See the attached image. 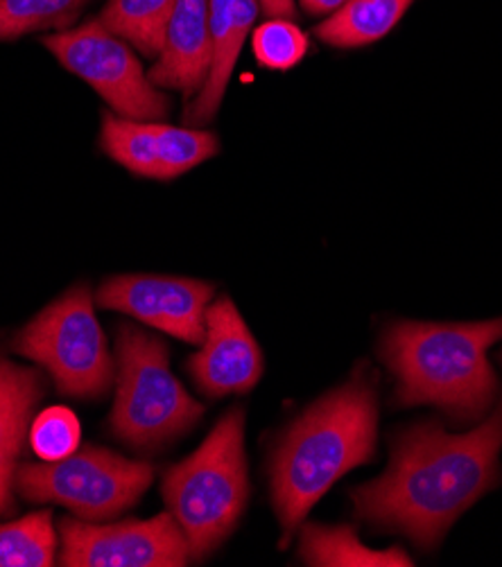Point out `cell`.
<instances>
[{
    "mask_svg": "<svg viewBox=\"0 0 502 567\" xmlns=\"http://www.w3.org/2000/svg\"><path fill=\"white\" fill-rule=\"evenodd\" d=\"M43 45L86 84L119 116L132 121H163L167 97L143 73L130 43L102 25L100 19L73 30L54 32Z\"/></svg>",
    "mask_w": 502,
    "mask_h": 567,
    "instance_id": "cell-8",
    "label": "cell"
},
{
    "mask_svg": "<svg viewBox=\"0 0 502 567\" xmlns=\"http://www.w3.org/2000/svg\"><path fill=\"white\" fill-rule=\"evenodd\" d=\"M256 62L269 71H290L308 52V37L288 19H272L252 34Z\"/></svg>",
    "mask_w": 502,
    "mask_h": 567,
    "instance_id": "cell-21",
    "label": "cell"
},
{
    "mask_svg": "<svg viewBox=\"0 0 502 567\" xmlns=\"http://www.w3.org/2000/svg\"><path fill=\"white\" fill-rule=\"evenodd\" d=\"M299 3L310 14H328V12H338L347 3V0H299Z\"/></svg>",
    "mask_w": 502,
    "mask_h": 567,
    "instance_id": "cell-24",
    "label": "cell"
},
{
    "mask_svg": "<svg viewBox=\"0 0 502 567\" xmlns=\"http://www.w3.org/2000/svg\"><path fill=\"white\" fill-rule=\"evenodd\" d=\"M116 347V403L111 412L114 434L134 450L154 452L195 427L204 408L173 375L171 355L161 339L125 323Z\"/></svg>",
    "mask_w": 502,
    "mask_h": 567,
    "instance_id": "cell-5",
    "label": "cell"
},
{
    "mask_svg": "<svg viewBox=\"0 0 502 567\" xmlns=\"http://www.w3.org/2000/svg\"><path fill=\"white\" fill-rule=\"evenodd\" d=\"M502 342V317L471 323L397 321L380 355L397 380L399 408L432 405L453 423H480L493 410L500 382L489 349Z\"/></svg>",
    "mask_w": 502,
    "mask_h": 567,
    "instance_id": "cell-3",
    "label": "cell"
},
{
    "mask_svg": "<svg viewBox=\"0 0 502 567\" xmlns=\"http://www.w3.org/2000/svg\"><path fill=\"white\" fill-rule=\"evenodd\" d=\"M260 10L272 19H288L293 21L297 14L295 0H258Z\"/></svg>",
    "mask_w": 502,
    "mask_h": 567,
    "instance_id": "cell-23",
    "label": "cell"
},
{
    "mask_svg": "<svg viewBox=\"0 0 502 567\" xmlns=\"http://www.w3.org/2000/svg\"><path fill=\"white\" fill-rule=\"evenodd\" d=\"M39 399L41 375L0 355V512L10 504L17 457Z\"/></svg>",
    "mask_w": 502,
    "mask_h": 567,
    "instance_id": "cell-14",
    "label": "cell"
},
{
    "mask_svg": "<svg viewBox=\"0 0 502 567\" xmlns=\"http://www.w3.org/2000/svg\"><path fill=\"white\" fill-rule=\"evenodd\" d=\"M211 0H177L158 62L147 73L161 89L199 93L211 71Z\"/></svg>",
    "mask_w": 502,
    "mask_h": 567,
    "instance_id": "cell-12",
    "label": "cell"
},
{
    "mask_svg": "<svg viewBox=\"0 0 502 567\" xmlns=\"http://www.w3.org/2000/svg\"><path fill=\"white\" fill-rule=\"evenodd\" d=\"M152 477L150 464L98 445H84L58 462L25 464L14 475L25 499L64 504L84 520L123 514L145 495Z\"/></svg>",
    "mask_w": 502,
    "mask_h": 567,
    "instance_id": "cell-7",
    "label": "cell"
},
{
    "mask_svg": "<svg viewBox=\"0 0 502 567\" xmlns=\"http://www.w3.org/2000/svg\"><path fill=\"white\" fill-rule=\"evenodd\" d=\"M376 439V375L360 364L347 384L308 408L274 450L269 482L281 547L335 482L373 460Z\"/></svg>",
    "mask_w": 502,
    "mask_h": 567,
    "instance_id": "cell-2",
    "label": "cell"
},
{
    "mask_svg": "<svg viewBox=\"0 0 502 567\" xmlns=\"http://www.w3.org/2000/svg\"><path fill=\"white\" fill-rule=\"evenodd\" d=\"M258 10V0H211V71L186 111V127L202 130L217 116Z\"/></svg>",
    "mask_w": 502,
    "mask_h": 567,
    "instance_id": "cell-13",
    "label": "cell"
},
{
    "mask_svg": "<svg viewBox=\"0 0 502 567\" xmlns=\"http://www.w3.org/2000/svg\"><path fill=\"white\" fill-rule=\"evenodd\" d=\"M54 529L50 512L0 525V567H50L54 565Z\"/></svg>",
    "mask_w": 502,
    "mask_h": 567,
    "instance_id": "cell-19",
    "label": "cell"
},
{
    "mask_svg": "<svg viewBox=\"0 0 502 567\" xmlns=\"http://www.w3.org/2000/svg\"><path fill=\"white\" fill-rule=\"evenodd\" d=\"M30 443L43 462L69 457L80 445V423L66 408L41 412L30 427Z\"/></svg>",
    "mask_w": 502,
    "mask_h": 567,
    "instance_id": "cell-22",
    "label": "cell"
},
{
    "mask_svg": "<svg viewBox=\"0 0 502 567\" xmlns=\"http://www.w3.org/2000/svg\"><path fill=\"white\" fill-rule=\"evenodd\" d=\"M14 351L43 367L60 393L73 399H100L116 380V364L84 286L34 317L14 339Z\"/></svg>",
    "mask_w": 502,
    "mask_h": 567,
    "instance_id": "cell-6",
    "label": "cell"
},
{
    "mask_svg": "<svg viewBox=\"0 0 502 567\" xmlns=\"http://www.w3.org/2000/svg\"><path fill=\"white\" fill-rule=\"evenodd\" d=\"M199 347L188 360V371L208 399L247 393L260 380L263 353L229 297L208 306L206 332Z\"/></svg>",
    "mask_w": 502,
    "mask_h": 567,
    "instance_id": "cell-11",
    "label": "cell"
},
{
    "mask_svg": "<svg viewBox=\"0 0 502 567\" xmlns=\"http://www.w3.org/2000/svg\"><path fill=\"white\" fill-rule=\"evenodd\" d=\"M213 295L211 282L197 278L125 274L102 282L98 303L197 347L206 332V310Z\"/></svg>",
    "mask_w": 502,
    "mask_h": 567,
    "instance_id": "cell-10",
    "label": "cell"
},
{
    "mask_svg": "<svg viewBox=\"0 0 502 567\" xmlns=\"http://www.w3.org/2000/svg\"><path fill=\"white\" fill-rule=\"evenodd\" d=\"M86 0H0V41L69 25Z\"/></svg>",
    "mask_w": 502,
    "mask_h": 567,
    "instance_id": "cell-20",
    "label": "cell"
},
{
    "mask_svg": "<svg viewBox=\"0 0 502 567\" xmlns=\"http://www.w3.org/2000/svg\"><path fill=\"white\" fill-rule=\"evenodd\" d=\"M60 532L66 567H184L191 560L188 540L171 512L119 525L66 518Z\"/></svg>",
    "mask_w": 502,
    "mask_h": 567,
    "instance_id": "cell-9",
    "label": "cell"
},
{
    "mask_svg": "<svg viewBox=\"0 0 502 567\" xmlns=\"http://www.w3.org/2000/svg\"><path fill=\"white\" fill-rule=\"evenodd\" d=\"M299 556L306 565L324 567H410L412 558L403 549L378 551L360 543L351 527L306 525Z\"/></svg>",
    "mask_w": 502,
    "mask_h": 567,
    "instance_id": "cell-16",
    "label": "cell"
},
{
    "mask_svg": "<svg viewBox=\"0 0 502 567\" xmlns=\"http://www.w3.org/2000/svg\"><path fill=\"white\" fill-rule=\"evenodd\" d=\"M414 0H347L315 34L335 48H360L376 43L392 32Z\"/></svg>",
    "mask_w": 502,
    "mask_h": 567,
    "instance_id": "cell-15",
    "label": "cell"
},
{
    "mask_svg": "<svg viewBox=\"0 0 502 567\" xmlns=\"http://www.w3.org/2000/svg\"><path fill=\"white\" fill-rule=\"evenodd\" d=\"M102 147L116 163L127 167L130 173L147 179H161L156 121H132L114 116V113H104Z\"/></svg>",
    "mask_w": 502,
    "mask_h": 567,
    "instance_id": "cell-18",
    "label": "cell"
},
{
    "mask_svg": "<svg viewBox=\"0 0 502 567\" xmlns=\"http://www.w3.org/2000/svg\"><path fill=\"white\" fill-rule=\"evenodd\" d=\"M175 6L177 0H109L100 21L143 56H158Z\"/></svg>",
    "mask_w": 502,
    "mask_h": 567,
    "instance_id": "cell-17",
    "label": "cell"
},
{
    "mask_svg": "<svg viewBox=\"0 0 502 567\" xmlns=\"http://www.w3.org/2000/svg\"><path fill=\"white\" fill-rule=\"evenodd\" d=\"M502 362V351H500ZM502 386L500 399L478 427L445 432L439 421L401 430L387 471L351 493L358 518L399 532L421 549H434L455 520L502 484Z\"/></svg>",
    "mask_w": 502,
    "mask_h": 567,
    "instance_id": "cell-1",
    "label": "cell"
},
{
    "mask_svg": "<svg viewBox=\"0 0 502 567\" xmlns=\"http://www.w3.org/2000/svg\"><path fill=\"white\" fill-rule=\"evenodd\" d=\"M161 493L188 540L191 560L229 538L249 497L243 408L229 410L188 460L165 473Z\"/></svg>",
    "mask_w": 502,
    "mask_h": 567,
    "instance_id": "cell-4",
    "label": "cell"
}]
</instances>
